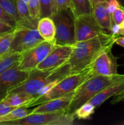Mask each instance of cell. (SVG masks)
Listing matches in <instances>:
<instances>
[{
    "instance_id": "obj_26",
    "label": "cell",
    "mask_w": 124,
    "mask_h": 125,
    "mask_svg": "<svg viewBox=\"0 0 124 125\" xmlns=\"http://www.w3.org/2000/svg\"><path fill=\"white\" fill-rule=\"evenodd\" d=\"M27 6L31 17L36 20H39L40 19V6L39 0H29Z\"/></svg>"
},
{
    "instance_id": "obj_12",
    "label": "cell",
    "mask_w": 124,
    "mask_h": 125,
    "mask_svg": "<svg viewBox=\"0 0 124 125\" xmlns=\"http://www.w3.org/2000/svg\"><path fill=\"white\" fill-rule=\"evenodd\" d=\"M112 47L105 50L92 63V71L95 74L113 76L117 74V57L112 52Z\"/></svg>"
},
{
    "instance_id": "obj_4",
    "label": "cell",
    "mask_w": 124,
    "mask_h": 125,
    "mask_svg": "<svg viewBox=\"0 0 124 125\" xmlns=\"http://www.w3.org/2000/svg\"><path fill=\"white\" fill-rule=\"evenodd\" d=\"M56 29V45H72L75 40V17L71 9L58 11L51 17Z\"/></svg>"
},
{
    "instance_id": "obj_7",
    "label": "cell",
    "mask_w": 124,
    "mask_h": 125,
    "mask_svg": "<svg viewBox=\"0 0 124 125\" xmlns=\"http://www.w3.org/2000/svg\"><path fill=\"white\" fill-rule=\"evenodd\" d=\"M43 41L37 29L17 28L9 51L22 54Z\"/></svg>"
},
{
    "instance_id": "obj_8",
    "label": "cell",
    "mask_w": 124,
    "mask_h": 125,
    "mask_svg": "<svg viewBox=\"0 0 124 125\" xmlns=\"http://www.w3.org/2000/svg\"><path fill=\"white\" fill-rule=\"evenodd\" d=\"M52 70H35L30 72L29 76L23 83L12 89L9 94L24 92L36 97L40 90L50 82L53 81L51 74Z\"/></svg>"
},
{
    "instance_id": "obj_35",
    "label": "cell",
    "mask_w": 124,
    "mask_h": 125,
    "mask_svg": "<svg viewBox=\"0 0 124 125\" xmlns=\"http://www.w3.org/2000/svg\"><path fill=\"white\" fill-rule=\"evenodd\" d=\"M119 24H120V26H121V28H122L123 29H124V20L122 21V22Z\"/></svg>"
},
{
    "instance_id": "obj_14",
    "label": "cell",
    "mask_w": 124,
    "mask_h": 125,
    "mask_svg": "<svg viewBox=\"0 0 124 125\" xmlns=\"http://www.w3.org/2000/svg\"><path fill=\"white\" fill-rule=\"evenodd\" d=\"M108 1H101L92 6V14L106 34H111V28L114 24L107 9Z\"/></svg>"
},
{
    "instance_id": "obj_28",
    "label": "cell",
    "mask_w": 124,
    "mask_h": 125,
    "mask_svg": "<svg viewBox=\"0 0 124 125\" xmlns=\"http://www.w3.org/2000/svg\"><path fill=\"white\" fill-rule=\"evenodd\" d=\"M0 20L15 29L16 26H17L16 20L11 16H10L1 6H0Z\"/></svg>"
},
{
    "instance_id": "obj_36",
    "label": "cell",
    "mask_w": 124,
    "mask_h": 125,
    "mask_svg": "<svg viewBox=\"0 0 124 125\" xmlns=\"http://www.w3.org/2000/svg\"><path fill=\"white\" fill-rule=\"evenodd\" d=\"M23 1L26 4H28V2H29V0H23Z\"/></svg>"
},
{
    "instance_id": "obj_2",
    "label": "cell",
    "mask_w": 124,
    "mask_h": 125,
    "mask_svg": "<svg viewBox=\"0 0 124 125\" xmlns=\"http://www.w3.org/2000/svg\"><path fill=\"white\" fill-rule=\"evenodd\" d=\"M123 81H124V74H117L113 76L94 74L75 89L71 101L66 109V112L69 114H74L78 108L89 102L107 87Z\"/></svg>"
},
{
    "instance_id": "obj_34",
    "label": "cell",
    "mask_w": 124,
    "mask_h": 125,
    "mask_svg": "<svg viewBox=\"0 0 124 125\" xmlns=\"http://www.w3.org/2000/svg\"><path fill=\"white\" fill-rule=\"evenodd\" d=\"M115 43L120 45L122 47L124 48V36H119L116 37L115 40Z\"/></svg>"
},
{
    "instance_id": "obj_13",
    "label": "cell",
    "mask_w": 124,
    "mask_h": 125,
    "mask_svg": "<svg viewBox=\"0 0 124 125\" xmlns=\"http://www.w3.org/2000/svg\"><path fill=\"white\" fill-rule=\"evenodd\" d=\"M74 93L75 91L72 92L66 95L43 103L32 110L30 114L46 113L66 111L71 101Z\"/></svg>"
},
{
    "instance_id": "obj_32",
    "label": "cell",
    "mask_w": 124,
    "mask_h": 125,
    "mask_svg": "<svg viewBox=\"0 0 124 125\" xmlns=\"http://www.w3.org/2000/svg\"><path fill=\"white\" fill-rule=\"evenodd\" d=\"M17 106H9L0 101V117L7 114L9 112H11L17 108Z\"/></svg>"
},
{
    "instance_id": "obj_37",
    "label": "cell",
    "mask_w": 124,
    "mask_h": 125,
    "mask_svg": "<svg viewBox=\"0 0 124 125\" xmlns=\"http://www.w3.org/2000/svg\"><path fill=\"white\" fill-rule=\"evenodd\" d=\"M89 1H90V2H91V5H92V0H89Z\"/></svg>"
},
{
    "instance_id": "obj_23",
    "label": "cell",
    "mask_w": 124,
    "mask_h": 125,
    "mask_svg": "<svg viewBox=\"0 0 124 125\" xmlns=\"http://www.w3.org/2000/svg\"><path fill=\"white\" fill-rule=\"evenodd\" d=\"M0 6L10 16L14 18L17 23L18 21L17 0H0Z\"/></svg>"
},
{
    "instance_id": "obj_16",
    "label": "cell",
    "mask_w": 124,
    "mask_h": 125,
    "mask_svg": "<svg viewBox=\"0 0 124 125\" xmlns=\"http://www.w3.org/2000/svg\"><path fill=\"white\" fill-rule=\"evenodd\" d=\"M124 89V81L113 84L107 87L99 94L96 95L89 101V103L93 105L96 108H97L109 98L114 96Z\"/></svg>"
},
{
    "instance_id": "obj_19",
    "label": "cell",
    "mask_w": 124,
    "mask_h": 125,
    "mask_svg": "<svg viewBox=\"0 0 124 125\" xmlns=\"http://www.w3.org/2000/svg\"><path fill=\"white\" fill-rule=\"evenodd\" d=\"M22 54L8 51L0 56V74L19 63Z\"/></svg>"
},
{
    "instance_id": "obj_15",
    "label": "cell",
    "mask_w": 124,
    "mask_h": 125,
    "mask_svg": "<svg viewBox=\"0 0 124 125\" xmlns=\"http://www.w3.org/2000/svg\"><path fill=\"white\" fill-rule=\"evenodd\" d=\"M17 10L18 13V21L16 28H25L29 29H36L39 20L31 17L28 8L27 4L23 0H17Z\"/></svg>"
},
{
    "instance_id": "obj_24",
    "label": "cell",
    "mask_w": 124,
    "mask_h": 125,
    "mask_svg": "<svg viewBox=\"0 0 124 125\" xmlns=\"http://www.w3.org/2000/svg\"><path fill=\"white\" fill-rule=\"evenodd\" d=\"M40 6V18L51 17L56 12L54 0H39Z\"/></svg>"
},
{
    "instance_id": "obj_1",
    "label": "cell",
    "mask_w": 124,
    "mask_h": 125,
    "mask_svg": "<svg viewBox=\"0 0 124 125\" xmlns=\"http://www.w3.org/2000/svg\"><path fill=\"white\" fill-rule=\"evenodd\" d=\"M117 37L113 34H99L93 38L75 42L72 45L70 57L66 63L51 72L53 80L63 79L69 74L81 72L91 66L102 52L113 47Z\"/></svg>"
},
{
    "instance_id": "obj_9",
    "label": "cell",
    "mask_w": 124,
    "mask_h": 125,
    "mask_svg": "<svg viewBox=\"0 0 124 125\" xmlns=\"http://www.w3.org/2000/svg\"><path fill=\"white\" fill-rule=\"evenodd\" d=\"M103 33L105 32L92 13L75 17V42L88 40Z\"/></svg>"
},
{
    "instance_id": "obj_31",
    "label": "cell",
    "mask_w": 124,
    "mask_h": 125,
    "mask_svg": "<svg viewBox=\"0 0 124 125\" xmlns=\"http://www.w3.org/2000/svg\"><path fill=\"white\" fill-rule=\"evenodd\" d=\"M120 6V2H119L118 0H108L107 9H108V12L110 14L111 18L115 10Z\"/></svg>"
},
{
    "instance_id": "obj_10",
    "label": "cell",
    "mask_w": 124,
    "mask_h": 125,
    "mask_svg": "<svg viewBox=\"0 0 124 125\" xmlns=\"http://www.w3.org/2000/svg\"><path fill=\"white\" fill-rule=\"evenodd\" d=\"M19 63L0 74V101L6 97L12 89L23 83L30 75V72L19 69Z\"/></svg>"
},
{
    "instance_id": "obj_17",
    "label": "cell",
    "mask_w": 124,
    "mask_h": 125,
    "mask_svg": "<svg viewBox=\"0 0 124 125\" xmlns=\"http://www.w3.org/2000/svg\"><path fill=\"white\" fill-rule=\"evenodd\" d=\"M36 29L44 40L53 42L55 36L56 29L53 21L51 17H43L40 18L38 23Z\"/></svg>"
},
{
    "instance_id": "obj_25",
    "label": "cell",
    "mask_w": 124,
    "mask_h": 125,
    "mask_svg": "<svg viewBox=\"0 0 124 125\" xmlns=\"http://www.w3.org/2000/svg\"><path fill=\"white\" fill-rule=\"evenodd\" d=\"M13 32H14L0 37V56L6 54L9 50L13 36Z\"/></svg>"
},
{
    "instance_id": "obj_29",
    "label": "cell",
    "mask_w": 124,
    "mask_h": 125,
    "mask_svg": "<svg viewBox=\"0 0 124 125\" xmlns=\"http://www.w3.org/2000/svg\"><path fill=\"white\" fill-rule=\"evenodd\" d=\"M56 12L71 8V0H54Z\"/></svg>"
},
{
    "instance_id": "obj_22",
    "label": "cell",
    "mask_w": 124,
    "mask_h": 125,
    "mask_svg": "<svg viewBox=\"0 0 124 125\" xmlns=\"http://www.w3.org/2000/svg\"><path fill=\"white\" fill-rule=\"evenodd\" d=\"M95 109L96 107L93 105L88 102L78 108L74 114L75 118H78L79 120L88 119L94 113Z\"/></svg>"
},
{
    "instance_id": "obj_20",
    "label": "cell",
    "mask_w": 124,
    "mask_h": 125,
    "mask_svg": "<svg viewBox=\"0 0 124 125\" xmlns=\"http://www.w3.org/2000/svg\"><path fill=\"white\" fill-rule=\"evenodd\" d=\"M32 110H29L25 106H19L7 114L0 117V125L24 118L30 114Z\"/></svg>"
},
{
    "instance_id": "obj_30",
    "label": "cell",
    "mask_w": 124,
    "mask_h": 125,
    "mask_svg": "<svg viewBox=\"0 0 124 125\" xmlns=\"http://www.w3.org/2000/svg\"><path fill=\"white\" fill-rule=\"evenodd\" d=\"M15 28L0 20V37L14 32Z\"/></svg>"
},
{
    "instance_id": "obj_3",
    "label": "cell",
    "mask_w": 124,
    "mask_h": 125,
    "mask_svg": "<svg viewBox=\"0 0 124 125\" xmlns=\"http://www.w3.org/2000/svg\"><path fill=\"white\" fill-rule=\"evenodd\" d=\"M94 63V62H93ZM95 74L92 71V64L81 72L75 74H69L62 79L54 87L48 92L41 96L34 98L30 102L26 104V107L38 106L49 100L66 95L69 93L75 91V89L86 79Z\"/></svg>"
},
{
    "instance_id": "obj_21",
    "label": "cell",
    "mask_w": 124,
    "mask_h": 125,
    "mask_svg": "<svg viewBox=\"0 0 124 125\" xmlns=\"http://www.w3.org/2000/svg\"><path fill=\"white\" fill-rule=\"evenodd\" d=\"M71 10L75 17L92 13V7L89 0H71Z\"/></svg>"
},
{
    "instance_id": "obj_11",
    "label": "cell",
    "mask_w": 124,
    "mask_h": 125,
    "mask_svg": "<svg viewBox=\"0 0 124 125\" xmlns=\"http://www.w3.org/2000/svg\"><path fill=\"white\" fill-rule=\"evenodd\" d=\"M71 51L72 45H57L44 60L36 67V70L39 71H49L57 69L68 62Z\"/></svg>"
},
{
    "instance_id": "obj_5",
    "label": "cell",
    "mask_w": 124,
    "mask_h": 125,
    "mask_svg": "<svg viewBox=\"0 0 124 125\" xmlns=\"http://www.w3.org/2000/svg\"><path fill=\"white\" fill-rule=\"evenodd\" d=\"M76 119L74 114H69L66 111L30 114L29 115L3 125H72Z\"/></svg>"
},
{
    "instance_id": "obj_6",
    "label": "cell",
    "mask_w": 124,
    "mask_h": 125,
    "mask_svg": "<svg viewBox=\"0 0 124 125\" xmlns=\"http://www.w3.org/2000/svg\"><path fill=\"white\" fill-rule=\"evenodd\" d=\"M54 42L44 41L22 53L21 59L18 65L20 70L31 72L44 60L47 55L56 47Z\"/></svg>"
},
{
    "instance_id": "obj_33",
    "label": "cell",
    "mask_w": 124,
    "mask_h": 125,
    "mask_svg": "<svg viewBox=\"0 0 124 125\" xmlns=\"http://www.w3.org/2000/svg\"><path fill=\"white\" fill-rule=\"evenodd\" d=\"M111 34L115 37H119L120 35H124V29L121 28L120 24H113L111 28Z\"/></svg>"
},
{
    "instance_id": "obj_27",
    "label": "cell",
    "mask_w": 124,
    "mask_h": 125,
    "mask_svg": "<svg viewBox=\"0 0 124 125\" xmlns=\"http://www.w3.org/2000/svg\"><path fill=\"white\" fill-rule=\"evenodd\" d=\"M112 20L115 24H120L124 20V7L120 5L118 7L112 15Z\"/></svg>"
},
{
    "instance_id": "obj_18",
    "label": "cell",
    "mask_w": 124,
    "mask_h": 125,
    "mask_svg": "<svg viewBox=\"0 0 124 125\" xmlns=\"http://www.w3.org/2000/svg\"><path fill=\"white\" fill-rule=\"evenodd\" d=\"M34 96L24 92L11 93L4 98L1 101L9 106H22L30 102Z\"/></svg>"
}]
</instances>
